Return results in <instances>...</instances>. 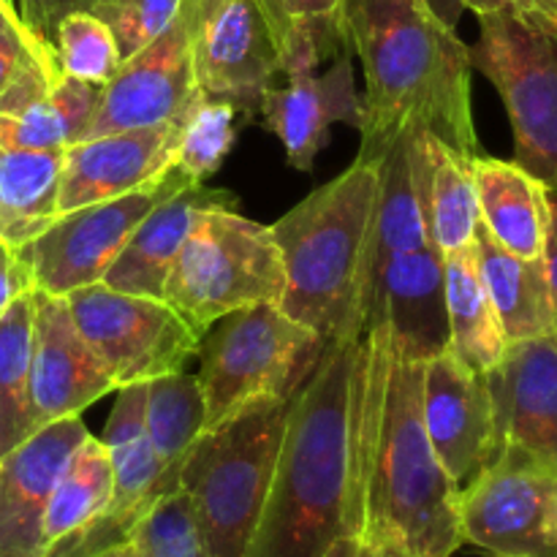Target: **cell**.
Instances as JSON below:
<instances>
[{
	"mask_svg": "<svg viewBox=\"0 0 557 557\" xmlns=\"http://www.w3.org/2000/svg\"><path fill=\"white\" fill-rule=\"evenodd\" d=\"M5 30H27V27L22 25V20L16 11L5 9V5L0 3V33H5Z\"/></svg>",
	"mask_w": 557,
	"mask_h": 557,
	"instance_id": "45",
	"label": "cell"
},
{
	"mask_svg": "<svg viewBox=\"0 0 557 557\" xmlns=\"http://www.w3.org/2000/svg\"><path fill=\"white\" fill-rule=\"evenodd\" d=\"M424 362L397 354L384 324L364 332L359 413L362 539H397L413 557L462 547L460 484L446 473L422 417Z\"/></svg>",
	"mask_w": 557,
	"mask_h": 557,
	"instance_id": "3",
	"label": "cell"
},
{
	"mask_svg": "<svg viewBox=\"0 0 557 557\" xmlns=\"http://www.w3.org/2000/svg\"><path fill=\"white\" fill-rule=\"evenodd\" d=\"M87 435L82 417L54 419L0 457V557H44L49 495Z\"/></svg>",
	"mask_w": 557,
	"mask_h": 557,
	"instance_id": "19",
	"label": "cell"
},
{
	"mask_svg": "<svg viewBox=\"0 0 557 557\" xmlns=\"http://www.w3.org/2000/svg\"><path fill=\"white\" fill-rule=\"evenodd\" d=\"M65 302L76 330L98 354L117 389L177 373L199 354L201 337L163 299L92 283L65 294Z\"/></svg>",
	"mask_w": 557,
	"mask_h": 557,
	"instance_id": "10",
	"label": "cell"
},
{
	"mask_svg": "<svg viewBox=\"0 0 557 557\" xmlns=\"http://www.w3.org/2000/svg\"><path fill=\"white\" fill-rule=\"evenodd\" d=\"M471 65L504 98L515 161L557 194V27L515 14H479Z\"/></svg>",
	"mask_w": 557,
	"mask_h": 557,
	"instance_id": "8",
	"label": "cell"
},
{
	"mask_svg": "<svg viewBox=\"0 0 557 557\" xmlns=\"http://www.w3.org/2000/svg\"><path fill=\"white\" fill-rule=\"evenodd\" d=\"M101 85L60 74L52 90L16 114H0V145L27 150H65L90 131Z\"/></svg>",
	"mask_w": 557,
	"mask_h": 557,
	"instance_id": "28",
	"label": "cell"
},
{
	"mask_svg": "<svg viewBox=\"0 0 557 557\" xmlns=\"http://www.w3.org/2000/svg\"><path fill=\"white\" fill-rule=\"evenodd\" d=\"M364 335L326 343L288 403L270 493L245 557H321L359 536Z\"/></svg>",
	"mask_w": 557,
	"mask_h": 557,
	"instance_id": "1",
	"label": "cell"
},
{
	"mask_svg": "<svg viewBox=\"0 0 557 557\" xmlns=\"http://www.w3.org/2000/svg\"><path fill=\"white\" fill-rule=\"evenodd\" d=\"M384 324L397 354L428 362L449 348L444 253L433 243L389 256L362 299V330Z\"/></svg>",
	"mask_w": 557,
	"mask_h": 557,
	"instance_id": "15",
	"label": "cell"
},
{
	"mask_svg": "<svg viewBox=\"0 0 557 557\" xmlns=\"http://www.w3.org/2000/svg\"><path fill=\"white\" fill-rule=\"evenodd\" d=\"M33 292L0 313V457L36 433L30 406Z\"/></svg>",
	"mask_w": 557,
	"mask_h": 557,
	"instance_id": "30",
	"label": "cell"
},
{
	"mask_svg": "<svg viewBox=\"0 0 557 557\" xmlns=\"http://www.w3.org/2000/svg\"><path fill=\"white\" fill-rule=\"evenodd\" d=\"M33 288H36V283H33V272L27 261L22 259L20 250L0 239V313L14 299L30 294Z\"/></svg>",
	"mask_w": 557,
	"mask_h": 557,
	"instance_id": "40",
	"label": "cell"
},
{
	"mask_svg": "<svg viewBox=\"0 0 557 557\" xmlns=\"http://www.w3.org/2000/svg\"><path fill=\"white\" fill-rule=\"evenodd\" d=\"M101 557H145V555L136 549V544L125 542V544H120V547H112L109 553H103Z\"/></svg>",
	"mask_w": 557,
	"mask_h": 557,
	"instance_id": "46",
	"label": "cell"
},
{
	"mask_svg": "<svg viewBox=\"0 0 557 557\" xmlns=\"http://www.w3.org/2000/svg\"><path fill=\"white\" fill-rule=\"evenodd\" d=\"M190 183L196 180H190L174 163L161 177L150 180L141 188L79 207V210L60 212L47 232L16 248L30 267L36 288L54 297H65L82 286L101 283L136 226L161 201L188 188Z\"/></svg>",
	"mask_w": 557,
	"mask_h": 557,
	"instance_id": "9",
	"label": "cell"
},
{
	"mask_svg": "<svg viewBox=\"0 0 557 557\" xmlns=\"http://www.w3.org/2000/svg\"><path fill=\"white\" fill-rule=\"evenodd\" d=\"M196 87L253 114L281 76L283 49L264 0H183Z\"/></svg>",
	"mask_w": 557,
	"mask_h": 557,
	"instance_id": "12",
	"label": "cell"
},
{
	"mask_svg": "<svg viewBox=\"0 0 557 557\" xmlns=\"http://www.w3.org/2000/svg\"><path fill=\"white\" fill-rule=\"evenodd\" d=\"M487 557H542V555H500V553H487Z\"/></svg>",
	"mask_w": 557,
	"mask_h": 557,
	"instance_id": "47",
	"label": "cell"
},
{
	"mask_svg": "<svg viewBox=\"0 0 557 557\" xmlns=\"http://www.w3.org/2000/svg\"><path fill=\"white\" fill-rule=\"evenodd\" d=\"M33 302L30 406L38 430L54 419L82 417L103 395L117 392V384L76 330L65 297L36 288Z\"/></svg>",
	"mask_w": 557,
	"mask_h": 557,
	"instance_id": "17",
	"label": "cell"
},
{
	"mask_svg": "<svg viewBox=\"0 0 557 557\" xmlns=\"http://www.w3.org/2000/svg\"><path fill=\"white\" fill-rule=\"evenodd\" d=\"M544 544H547V557H557V484L549 498L547 522H544Z\"/></svg>",
	"mask_w": 557,
	"mask_h": 557,
	"instance_id": "43",
	"label": "cell"
},
{
	"mask_svg": "<svg viewBox=\"0 0 557 557\" xmlns=\"http://www.w3.org/2000/svg\"><path fill=\"white\" fill-rule=\"evenodd\" d=\"M128 542L145 557H210L183 490L158 500Z\"/></svg>",
	"mask_w": 557,
	"mask_h": 557,
	"instance_id": "34",
	"label": "cell"
},
{
	"mask_svg": "<svg viewBox=\"0 0 557 557\" xmlns=\"http://www.w3.org/2000/svg\"><path fill=\"white\" fill-rule=\"evenodd\" d=\"M234 117L237 109L228 101L196 90L180 117L177 166L196 183H207L234 147Z\"/></svg>",
	"mask_w": 557,
	"mask_h": 557,
	"instance_id": "32",
	"label": "cell"
},
{
	"mask_svg": "<svg viewBox=\"0 0 557 557\" xmlns=\"http://www.w3.org/2000/svg\"><path fill=\"white\" fill-rule=\"evenodd\" d=\"M180 117L161 125L92 136L65 147L60 212L114 199L161 177L177 161Z\"/></svg>",
	"mask_w": 557,
	"mask_h": 557,
	"instance_id": "20",
	"label": "cell"
},
{
	"mask_svg": "<svg viewBox=\"0 0 557 557\" xmlns=\"http://www.w3.org/2000/svg\"><path fill=\"white\" fill-rule=\"evenodd\" d=\"M38 52H52V47L38 41L30 30H5L0 33V96L14 82L22 65Z\"/></svg>",
	"mask_w": 557,
	"mask_h": 557,
	"instance_id": "38",
	"label": "cell"
},
{
	"mask_svg": "<svg viewBox=\"0 0 557 557\" xmlns=\"http://www.w3.org/2000/svg\"><path fill=\"white\" fill-rule=\"evenodd\" d=\"M473 156L451 150L424 131L422 196L428 237L441 253L473 243L479 226V199L473 185Z\"/></svg>",
	"mask_w": 557,
	"mask_h": 557,
	"instance_id": "26",
	"label": "cell"
},
{
	"mask_svg": "<svg viewBox=\"0 0 557 557\" xmlns=\"http://www.w3.org/2000/svg\"><path fill=\"white\" fill-rule=\"evenodd\" d=\"M294 397V395H292ZM292 397H267L205 430L185 455L180 490L210 557H245L270 493Z\"/></svg>",
	"mask_w": 557,
	"mask_h": 557,
	"instance_id": "5",
	"label": "cell"
},
{
	"mask_svg": "<svg viewBox=\"0 0 557 557\" xmlns=\"http://www.w3.org/2000/svg\"><path fill=\"white\" fill-rule=\"evenodd\" d=\"M98 0H16V11L20 20L33 36L41 44L52 47L54 27L63 16L74 14V11H87L96 5Z\"/></svg>",
	"mask_w": 557,
	"mask_h": 557,
	"instance_id": "37",
	"label": "cell"
},
{
	"mask_svg": "<svg viewBox=\"0 0 557 557\" xmlns=\"http://www.w3.org/2000/svg\"><path fill=\"white\" fill-rule=\"evenodd\" d=\"M473 14H515L557 27V0H455Z\"/></svg>",
	"mask_w": 557,
	"mask_h": 557,
	"instance_id": "39",
	"label": "cell"
},
{
	"mask_svg": "<svg viewBox=\"0 0 557 557\" xmlns=\"http://www.w3.org/2000/svg\"><path fill=\"white\" fill-rule=\"evenodd\" d=\"M0 3H3V5H5V9L16 11V0H0ZM16 14H20V11H16Z\"/></svg>",
	"mask_w": 557,
	"mask_h": 557,
	"instance_id": "48",
	"label": "cell"
},
{
	"mask_svg": "<svg viewBox=\"0 0 557 557\" xmlns=\"http://www.w3.org/2000/svg\"><path fill=\"white\" fill-rule=\"evenodd\" d=\"M286 85H272L261 96L259 112L264 125L281 139L286 161L299 172L313 169L315 156L330 139L332 123H346L359 131L362 98L354 87V69L346 49L332 54V65H292L283 71Z\"/></svg>",
	"mask_w": 557,
	"mask_h": 557,
	"instance_id": "18",
	"label": "cell"
},
{
	"mask_svg": "<svg viewBox=\"0 0 557 557\" xmlns=\"http://www.w3.org/2000/svg\"><path fill=\"white\" fill-rule=\"evenodd\" d=\"M446 315H449V348L471 368L487 373L506 351V335L493 308L482 275H479L473 243L444 253Z\"/></svg>",
	"mask_w": 557,
	"mask_h": 557,
	"instance_id": "27",
	"label": "cell"
},
{
	"mask_svg": "<svg viewBox=\"0 0 557 557\" xmlns=\"http://www.w3.org/2000/svg\"><path fill=\"white\" fill-rule=\"evenodd\" d=\"M65 150L0 145V239L22 248L60 215V174Z\"/></svg>",
	"mask_w": 557,
	"mask_h": 557,
	"instance_id": "25",
	"label": "cell"
},
{
	"mask_svg": "<svg viewBox=\"0 0 557 557\" xmlns=\"http://www.w3.org/2000/svg\"><path fill=\"white\" fill-rule=\"evenodd\" d=\"M359 542H362V557H413L400 542H397V539H389V536H379V539L359 536Z\"/></svg>",
	"mask_w": 557,
	"mask_h": 557,
	"instance_id": "42",
	"label": "cell"
},
{
	"mask_svg": "<svg viewBox=\"0 0 557 557\" xmlns=\"http://www.w3.org/2000/svg\"><path fill=\"white\" fill-rule=\"evenodd\" d=\"M321 557H362V542L359 536H343Z\"/></svg>",
	"mask_w": 557,
	"mask_h": 557,
	"instance_id": "44",
	"label": "cell"
},
{
	"mask_svg": "<svg viewBox=\"0 0 557 557\" xmlns=\"http://www.w3.org/2000/svg\"><path fill=\"white\" fill-rule=\"evenodd\" d=\"M321 351L324 341L283 313L281 305H253L218 319L199 346L196 379L207 406L205 430L267 397H292Z\"/></svg>",
	"mask_w": 557,
	"mask_h": 557,
	"instance_id": "7",
	"label": "cell"
},
{
	"mask_svg": "<svg viewBox=\"0 0 557 557\" xmlns=\"http://www.w3.org/2000/svg\"><path fill=\"white\" fill-rule=\"evenodd\" d=\"M112 490L114 473L107 446L96 435H87L65 462L49 495L44 517V555L52 544L63 542L65 536L96 520L112 500Z\"/></svg>",
	"mask_w": 557,
	"mask_h": 557,
	"instance_id": "29",
	"label": "cell"
},
{
	"mask_svg": "<svg viewBox=\"0 0 557 557\" xmlns=\"http://www.w3.org/2000/svg\"><path fill=\"white\" fill-rule=\"evenodd\" d=\"M52 52L60 74L101 87L123 65L112 30L92 11H74L58 22Z\"/></svg>",
	"mask_w": 557,
	"mask_h": 557,
	"instance_id": "33",
	"label": "cell"
},
{
	"mask_svg": "<svg viewBox=\"0 0 557 557\" xmlns=\"http://www.w3.org/2000/svg\"><path fill=\"white\" fill-rule=\"evenodd\" d=\"M196 90L188 20L180 9L169 30L123 60L117 74L101 87V101L85 139L177 120Z\"/></svg>",
	"mask_w": 557,
	"mask_h": 557,
	"instance_id": "16",
	"label": "cell"
},
{
	"mask_svg": "<svg viewBox=\"0 0 557 557\" xmlns=\"http://www.w3.org/2000/svg\"><path fill=\"white\" fill-rule=\"evenodd\" d=\"M145 406L147 384L120 386L101 438L112 460V500L96 520L52 544L44 557H101L128 542L158 500L177 493L185 457L172 462L158 460L147 435Z\"/></svg>",
	"mask_w": 557,
	"mask_h": 557,
	"instance_id": "11",
	"label": "cell"
},
{
	"mask_svg": "<svg viewBox=\"0 0 557 557\" xmlns=\"http://www.w3.org/2000/svg\"><path fill=\"white\" fill-rule=\"evenodd\" d=\"M500 446H517L557 466V341L509 343L484 373Z\"/></svg>",
	"mask_w": 557,
	"mask_h": 557,
	"instance_id": "21",
	"label": "cell"
},
{
	"mask_svg": "<svg viewBox=\"0 0 557 557\" xmlns=\"http://www.w3.org/2000/svg\"><path fill=\"white\" fill-rule=\"evenodd\" d=\"M337 33L364 69L357 161L375 163L403 131L479 156L471 47L430 0H341Z\"/></svg>",
	"mask_w": 557,
	"mask_h": 557,
	"instance_id": "2",
	"label": "cell"
},
{
	"mask_svg": "<svg viewBox=\"0 0 557 557\" xmlns=\"http://www.w3.org/2000/svg\"><path fill=\"white\" fill-rule=\"evenodd\" d=\"M479 275L504 326L506 343L555 337L553 299H549L544 259H522L506 250L479 221L473 234Z\"/></svg>",
	"mask_w": 557,
	"mask_h": 557,
	"instance_id": "24",
	"label": "cell"
},
{
	"mask_svg": "<svg viewBox=\"0 0 557 557\" xmlns=\"http://www.w3.org/2000/svg\"><path fill=\"white\" fill-rule=\"evenodd\" d=\"M422 417L441 466L460 490L498 457L500 441L487 379L451 348L424 362Z\"/></svg>",
	"mask_w": 557,
	"mask_h": 557,
	"instance_id": "14",
	"label": "cell"
},
{
	"mask_svg": "<svg viewBox=\"0 0 557 557\" xmlns=\"http://www.w3.org/2000/svg\"><path fill=\"white\" fill-rule=\"evenodd\" d=\"M283 288L286 270L272 228L239 215L237 207H210L169 267L163 302L201 337L234 310L277 305Z\"/></svg>",
	"mask_w": 557,
	"mask_h": 557,
	"instance_id": "6",
	"label": "cell"
},
{
	"mask_svg": "<svg viewBox=\"0 0 557 557\" xmlns=\"http://www.w3.org/2000/svg\"><path fill=\"white\" fill-rule=\"evenodd\" d=\"M210 207H237V199L226 188L190 183L188 188L161 201L123 245L103 275V286L136 297L163 299V283L174 256L183 248L196 218Z\"/></svg>",
	"mask_w": 557,
	"mask_h": 557,
	"instance_id": "22",
	"label": "cell"
},
{
	"mask_svg": "<svg viewBox=\"0 0 557 557\" xmlns=\"http://www.w3.org/2000/svg\"><path fill=\"white\" fill-rule=\"evenodd\" d=\"M557 484V466L517 446L498 457L460 490L462 542L500 555H542L544 522Z\"/></svg>",
	"mask_w": 557,
	"mask_h": 557,
	"instance_id": "13",
	"label": "cell"
},
{
	"mask_svg": "<svg viewBox=\"0 0 557 557\" xmlns=\"http://www.w3.org/2000/svg\"><path fill=\"white\" fill-rule=\"evenodd\" d=\"M180 9L183 0H98L87 11L112 30L120 58L128 60L163 36L180 16Z\"/></svg>",
	"mask_w": 557,
	"mask_h": 557,
	"instance_id": "35",
	"label": "cell"
},
{
	"mask_svg": "<svg viewBox=\"0 0 557 557\" xmlns=\"http://www.w3.org/2000/svg\"><path fill=\"white\" fill-rule=\"evenodd\" d=\"M375 201L379 163L354 161L270 226L286 270L277 305L294 321L310 326L324 346L364 335L359 299Z\"/></svg>",
	"mask_w": 557,
	"mask_h": 557,
	"instance_id": "4",
	"label": "cell"
},
{
	"mask_svg": "<svg viewBox=\"0 0 557 557\" xmlns=\"http://www.w3.org/2000/svg\"><path fill=\"white\" fill-rule=\"evenodd\" d=\"M479 221L511 253L542 259L549 226V188L517 161L473 156Z\"/></svg>",
	"mask_w": 557,
	"mask_h": 557,
	"instance_id": "23",
	"label": "cell"
},
{
	"mask_svg": "<svg viewBox=\"0 0 557 557\" xmlns=\"http://www.w3.org/2000/svg\"><path fill=\"white\" fill-rule=\"evenodd\" d=\"M272 16L281 49L286 38L302 25H337L341 0H264Z\"/></svg>",
	"mask_w": 557,
	"mask_h": 557,
	"instance_id": "36",
	"label": "cell"
},
{
	"mask_svg": "<svg viewBox=\"0 0 557 557\" xmlns=\"http://www.w3.org/2000/svg\"><path fill=\"white\" fill-rule=\"evenodd\" d=\"M544 270H547L549 299H553V319H555V341H557V194L549 190V226L547 243H544Z\"/></svg>",
	"mask_w": 557,
	"mask_h": 557,
	"instance_id": "41",
	"label": "cell"
},
{
	"mask_svg": "<svg viewBox=\"0 0 557 557\" xmlns=\"http://www.w3.org/2000/svg\"><path fill=\"white\" fill-rule=\"evenodd\" d=\"M147 435L161 462L188 455L207 424L205 395L196 375L166 373L147 381Z\"/></svg>",
	"mask_w": 557,
	"mask_h": 557,
	"instance_id": "31",
	"label": "cell"
}]
</instances>
